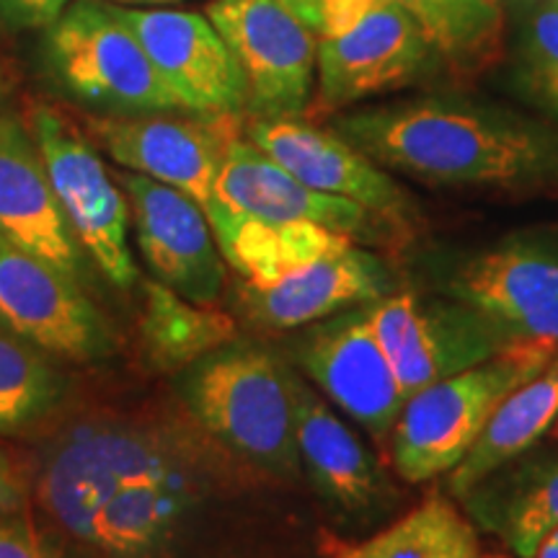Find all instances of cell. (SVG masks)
Returning a JSON list of instances; mask_svg holds the SVG:
<instances>
[{
  "instance_id": "f546056e",
  "label": "cell",
  "mask_w": 558,
  "mask_h": 558,
  "mask_svg": "<svg viewBox=\"0 0 558 558\" xmlns=\"http://www.w3.org/2000/svg\"><path fill=\"white\" fill-rule=\"evenodd\" d=\"M68 0H0V16L19 29L52 26L65 11Z\"/></svg>"
},
{
  "instance_id": "8992f818",
  "label": "cell",
  "mask_w": 558,
  "mask_h": 558,
  "mask_svg": "<svg viewBox=\"0 0 558 558\" xmlns=\"http://www.w3.org/2000/svg\"><path fill=\"white\" fill-rule=\"evenodd\" d=\"M179 465L169 445L150 432L128 424H83L47 456L39 499L68 535L83 541L96 512L124 486L163 476Z\"/></svg>"
},
{
  "instance_id": "603a6c76",
  "label": "cell",
  "mask_w": 558,
  "mask_h": 558,
  "mask_svg": "<svg viewBox=\"0 0 558 558\" xmlns=\"http://www.w3.org/2000/svg\"><path fill=\"white\" fill-rule=\"evenodd\" d=\"M192 505L194 484L179 465L124 486L96 512L83 543L107 558H148L173 538Z\"/></svg>"
},
{
  "instance_id": "83f0119b",
  "label": "cell",
  "mask_w": 558,
  "mask_h": 558,
  "mask_svg": "<svg viewBox=\"0 0 558 558\" xmlns=\"http://www.w3.org/2000/svg\"><path fill=\"white\" fill-rule=\"evenodd\" d=\"M60 396V373L41 357V349L0 329V435L32 427Z\"/></svg>"
},
{
  "instance_id": "2e32d148",
  "label": "cell",
  "mask_w": 558,
  "mask_h": 558,
  "mask_svg": "<svg viewBox=\"0 0 558 558\" xmlns=\"http://www.w3.org/2000/svg\"><path fill=\"white\" fill-rule=\"evenodd\" d=\"M215 194L222 205L243 215L275 222H316L320 228L337 230L352 241L390 243L403 235L401 228L380 215L369 213L357 202L324 194L305 186L277 160L256 148L251 140L230 137L222 156Z\"/></svg>"
},
{
  "instance_id": "4fadbf2b",
  "label": "cell",
  "mask_w": 558,
  "mask_h": 558,
  "mask_svg": "<svg viewBox=\"0 0 558 558\" xmlns=\"http://www.w3.org/2000/svg\"><path fill=\"white\" fill-rule=\"evenodd\" d=\"M298 362L352 422L373 437H390L407 393L369 324L367 305L318 320L300 341Z\"/></svg>"
},
{
  "instance_id": "6da1fadb",
  "label": "cell",
  "mask_w": 558,
  "mask_h": 558,
  "mask_svg": "<svg viewBox=\"0 0 558 558\" xmlns=\"http://www.w3.org/2000/svg\"><path fill=\"white\" fill-rule=\"evenodd\" d=\"M333 130L390 173L427 186L558 190V132L460 96H418L347 111Z\"/></svg>"
},
{
  "instance_id": "30bf717a",
  "label": "cell",
  "mask_w": 558,
  "mask_h": 558,
  "mask_svg": "<svg viewBox=\"0 0 558 558\" xmlns=\"http://www.w3.org/2000/svg\"><path fill=\"white\" fill-rule=\"evenodd\" d=\"M207 19L226 39L246 81L256 117H300L316 86L318 34L279 0H213Z\"/></svg>"
},
{
  "instance_id": "8d00e7d4",
  "label": "cell",
  "mask_w": 558,
  "mask_h": 558,
  "mask_svg": "<svg viewBox=\"0 0 558 558\" xmlns=\"http://www.w3.org/2000/svg\"><path fill=\"white\" fill-rule=\"evenodd\" d=\"M478 558H505V556H478Z\"/></svg>"
},
{
  "instance_id": "1f68e13d",
  "label": "cell",
  "mask_w": 558,
  "mask_h": 558,
  "mask_svg": "<svg viewBox=\"0 0 558 558\" xmlns=\"http://www.w3.org/2000/svg\"><path fill=\"white\" fill-rule=\"evenodd\" d=\"M26 501V486L13 469L11 458L0 450V518L16 514Z\"/></svg>"
},
{
  "instance_id": "484cf974",
  "label": "cell",
  "mask_w": 558,
  "mask_h": 558,
  "mask_svg": "<svg viewBox=\"0 0 558 558\" xmlns=\"http://www.w3.org/2000/svg\"><path fill=\"white\" fill-rule=\"evenodd\" d=\"M324 558H478V533L471 518L442 494H432L380 533L347 541L320 533Z\"/></svg>"
},
{
  "instance_id": "cb8c5ba5",
  "label": "cell",
  "mask_w": 558,
  "mask_h": 558,
  "mask_svg": "<svg viewBox=\"0 0 558 558\" xmlns=\"http://www.w3.org/2000/svg\"><path fill=\"white\" fill-rule=\"evenodd\" d=\"M558 422V354L541 369L538 375L520 383L509 390L507 399L499 403L492 418L486 422L473 448L452 469L448 481V494L463 499L473 486L486 481L492 473L514 463L525 456L535 442L550 435Z\"/></svg>"
},
{
  "instance_id": "d6a6232c",
  "label": "cell",
  "mask_w": 558,
  "mask_h": 558,
  "mask_svg": "<svg viewBox=\"0 0 558 558\" xmlns=\"http://www.w3.org/2000/svg\"><path fill=\"white\" fill-rule=\"evenodd\" d=\"M290 13L303 21L311 32H320L324 26V9H326V0H279Z\"/></svg>"
},
{
  "instance_id": "d6986e66",
  "label": "cell",
  "mask_w": 558,
  "mask_h": 558,
  "mask_svg": "<svg viewBox=\"0 0 558 558\" xmlns=\"http://www.w3.org/2000/svg\"><path fill=\"white\" fill-rule=\"evenodd\" d=\"M0 233L78 279L83 248L70 230L34 137L0 117Z\"/></svg>"
},
{
  "instance_id": "8fae6325",
  "label": "cell",
  "mask_w": 558,
  "mask_h": 558,
  "mask_svg": "<svg viewBox=\"0 0 558 558\" xmlns=\"http://www.w3.org/2000/svg\"><path fill=\"white\" fill-rule=\"evenodd\" d=\"M0 329L41 352L75 362L104 360L111 331L94 300L70 277L0 233Z\"/></svg>"
},
{
  "instance_id": "d590c367",
  "label": "cell",
  "mask_w": 558,
  "mask_h": 558,
  "mask_svg": "<svg viewBox=\"0 0 558 558\" xmlns=\"http://www.w3.org/2000/svg\"><path fill=\"white\" fill-rule=\"evenodd\" d=\"M143 3H171V0H143Z\"/></svg>"
},
{
  "instance_id": "9a60e30c",
  "label": "cell",
  "mask_w": 558,
  "mask_h": 558,
  "mask_svg": "<svg viewBox=\"0 0 558 558\" xmlns=\"http://www.w3.org/2000/svg\"><path fill=\"white\" fill-rule=\"evenodd\" d=\"M137 246L153 279L199 305L218 303L226 284L222 259L205 207L190 194L143 173H120Z\"/></svg>"
},
{
  "instance_id": "277c9868",
  "label": "cell",
  "mask_w": 558,
  "mask_h": 558,
  "mask_svg": "<svg viewBox=\"0 0 558 558\" xmlns=\"http://www.w3.org/2000/svg\"><path fill=\"white\" fill-rule=\"evenodd\" d=\"M435 50L396 0H326L316 104L333 111L439 73Z\"/></svg>"
},
{
  "instance_id": "5bb4252c",
  "label": "cell",
  "mask_w": 558,
  "mask_h": 558,
  "mask_svg": "<svg viewBox=\"0 0 558 558\" xmlns=\"http://www.w3.org/2000/svg\"><path fill=\"white\" fill-rule=\"evenodd\" d=\"M140 45L181 109L199 117H230L246 109V81L207 13L122 9Z\"/></svg>"
},
{
  "instance_id": "5b68a950",
  "label": "cell",
  "mask_w": 558,
  "mask_h": 558,
  "mask_svg": "<svg viewBox=\"0 0 558 558\" xmlns=\"http://www.w3.org/2000/svg\"><path fill=\"white\" fill-rule=\"evenodd\" d=\"M45 62L75 101L117 117L184 111L117 5L78 0L47 26Z\"/></svg>"
},
{
  "instance_id": "ffe728a7",
  "label": "cell",
  "mask_w": 558,
  "mask_h": 558,
  "mask_svg": "<svg viewBox=\"0 0 558 558\" xmlns=\"http://www.w3.org/2000/svg\"><path fill=\"white\" fill-rule=\"evenodd\" d=\"M300 469L326 501L344 512H367L388 494L380 463L316 390L290 373Z\"/></svg>"
},
{
  "instance_id": "44dd1931",
  "label": "cell",
  "mask_w": 558,
  "mask_h": 558,
  "mask_svg": "<svg viewBox=\"0 0 558 558\" xmlns=\"http://www.w3.org/2000/svg\"><path fill=\"white\" fill-rule=\"evenodd\" d=\"M205 213L222 259L246 279L248 288L256 290L269 288L288 277L290 271L305 267L320 256L357 243L349 235L320 228L316 222L251 218V215L222 205L220 199H215Z\"/></svg>"
},
{
  "instance_id": "d4e9b609",
  "label": "cell",
  "mask_w": 558,
  "mask_h": 558,
  "mask_svg": "<svg viewBox=\"0 0 558 558\" xmlns=\"http://www.w3.org/2000/svg\"><path fill=\"white\" fill-rule=\"evenodd\" d=\"M422 29L452 78H478L505 58L501 0H396Z\"/></svg>"
},
{
  "instance_id": "7c38bea8",
  "label": "cell",
  "mask_w": 558,
  "mask_h": 558,
  "mask_svg": "<svg viewBox=\"0 0 558 558\" xmlns=\"http://www.w3.org/2000/svg\"><path fill=\"white\" fill-rule=\"evenodd\" d=\"M246 137L311 190L357 202L403 233L414 228L416 202L390 171L333 128H318L300 117H254Z\"/></svg>"
},
{
  "instance_id": "4316f807",
  "label": "cell",
  "mask_w": 558,
  "mask_h": 558,
  "mask_svg": "<svg viewBox=\"0 0 558 558\" xmlns=\"http://www.w3.org/2000/svg\"><path fill=\"white\" fill-rule=\"evenodd\" d=\"M143 347L160 369H186L239 337L233 318L181 298L158 279H145V308L140 318Z\"/></svg>"
},
{
  "instance_id": "e575fe53",
  "label": "cell",
  "mask_w": 558,
  "mask_h": 558,
  "mask_svg": "<svg viewBox=\"0 0 558 558\" xmlns=\"http://www.w3.org/2000/svg\"><path fill=\"white\" fill-rule=\"evenodd\" d=\"M550 437H554V439H556V442H558V422L554 424V429H550Z\"/></svg>"
},
{
  "instance_id": "836d02e7",
  "label": "cell",
  "mask_w": 558,
  "mask_h": 558,
  "mask_svg": "<svg viewBox=\"0 0 558 558\" xmlns=\"http://www.w3.org/2000/svg\"><path fill=\"white\" fill-rule=\"evenodd\" d=\"M530 558H558V527L550 530L546 538L538 543V548H535V554Z\"/></svg>"
},
{
  "instance_id": "3957f363",
  "label": "cell",
  "mask_w": 558,
  "mask_h": 558,
  "mask_svg": "<svg viewBox=\"0 0 558 558\" xmlns=\"http://www.w3.org/2000/svg\"><path fill=\"white\" fill-rule=\"evenodd\" d=\"M558 354L541 341H514L497 357L416 390L390 432V460L409 484L448 476L473 448L509 390L538 375Z\"/></svg>"
},
{
  "instance_id": "ba28073f",
  "label": "cell",
  "mask_w": 558,
  "mask_h": 558,
  "mask_svg": "<svg viewBox=\"0 0 558 558\" xmlns=\"http://www.w3.org/2000/svg\"><path fill=\"white\" fill-rule=\"evenodd\" d=\"M367 318L407 399L514 344L484 316L448 295L390 292L367 305Z\"/></svg>"
},
{
  "instance_id": "e0dca14e",
  "label": "cell",
  "mask_w": 558,
  "mask_h": 558,
  "mask_svg": "<svg viewBox=\"0 0 558 558\" xmlns=\"http://www.w3.org/2000/svg\"><path fill=\"white\" fill-rule=\"evenodd\" d=\"M386 262L357 243L305 264L269 288H246L254 318L271 329H303L337 313L362 308L393 292Z\"/></svg>"
},
{
  "instance_id": "52a82bcc",
  "label": "cell",
  "mask_w": 558,
  "mask_h": 558,
  "mask_svg": "<svg viewBox=\"0 0 558 558\" xmlns=\"http://www.w3.org/2000/svg\"><path fill=\"white\" fill-rule=\"evenodd\" d=\"M32 137L83 254L114 288L140 271L130 248V205L94 145L52 109H34Z\"/></svg>"
},
{
  "instance_id": "ac0fdd59",
  "label": "cell",
  "mask_w": 558,
  "mask_h": 558,
  "mask_svg": "<svg viewBox=\"0 0 558 558\" xmlns=\"http://www.w3.org/2000/svg\"><path fill=\"white\" fill-rule=\"evenodd\" d=\"M94 132L104 150L128 171L190 194L205 209L218 199L215 184L228 140L207 124L163 114L111 117L94 122Z\"/></svg>"
},
{
  "instance_id": "f1b7e54d",
  "label": "cell",
  "mask_w": 558,
  "mask_h": 558,
  "mask_svg": "<svg viewBox=\"0 0 558 558\" xmlns=\"http://www.w3.org/2000/svg\"><path fill=\"white\" fill-rule=\"evenodd\" d=\"M514 86L558 122V0L535 5L520 32Z\"/></svg>"
},
{
  "instance_id": "7a4b0ae2",
  "label": "cell",
  "mask_w": 558,
  "mask_h": 558,
  "mask_svg": "<svg viewBox=\"0 0 558 558\" xmlns=\"http://www.w3.org/2000/svg\"><path fill=\"white\" fill-rule=\"evenodd\" d=\"M181 396L202 427L235 456L275 476H298L290 369L269 352L230 341L184 369Z\"/></svg>"
},
{
  "instance_id": "4dcf8cb0",
  "label": "cell",
  "mask_w": 558,
  "mask_h": 558,
  "mask_svg": "<svg viewBox=\"0 0 558 558\" xmlns=\"http://www.w3.org/2000/svg\"><path fill=\"white\" fill-rule=\"evenodd\" d=\"M0 558H50L26 520H0Z\"/></svg>"
},
{
  "instance_id": "7402d4cb",
  "label": "cell",
  "mask_w": 558,
  "mask_h": 558,
  "mask_svg": "<svg viewBox=\"0 0 558 558\" xmlns=\"http://www.w3.org/2000/svg\"><path fill=\"white\" fill-rule=\"evenodd\" d=\"M518 460L473 486L460 501L469 518L499 535L514 556L530 558L558 527V458Z\"/></svg>"
},
{
  "instance_id": "9c48e42d",
  "label": "cell",
  "mask_w": 558,
  "mask_h": 558,
  "mask_svg": "<svg viewBox=\"0 0 558 558\" xmlns=\"http://www.w3.org/2000/svg\"><path fill=\"white\" fill-rule=\"evenodd\" d=\"M445 292L509 341L558 347V241L509 235L450 269Z\"/></svg>"
}]
</instances>
